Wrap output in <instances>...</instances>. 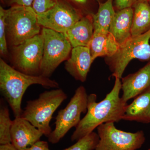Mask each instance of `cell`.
<instances>
[{
  "label": "cell",
  "instance_id": "24",
  "mask_svg": "<svg viewBox=\"0 0 150 150\" xmlns=\"http://www.w3.org/2000/svg\"><path fill=\"white\" fill-rule=\"evenodd\" d=\"M140 0H115V6L118 11L129 8H133Z\"/></svg>",
  "mask_w": 150,
  "mask_h": 150
},
{
  "label": "cell",
  "instance_id": "10",
  "mask_svg": "<svg viewBox=\"0 0 150 150\" xmlns=\"http://www.w3.org/2000/svg\"><path fill=\"white\" fill-rule=\"evenodd\" d=\"M37 16L41 26L63 33L84 16L82 11L65 0H58L53 8Z\"/></svg>",
  "mask_w": 150,
  "mask_h": 150
},
{
  "label": "cell",
  "instance_id": "4",
  "mask_svg": "<svg viewBox=\"0 0 150 150\" xmlns=\"http://www.w3.org/2000/svg\"><path fill=\"white\" fill-rule=\"evenodd\" d=\"M5 23L7 40L13 47L40 33L41 25L31 7H11L7 9Z\"/></svg>",
  "mask_w": 150,
  "mask_h": 150
},
{
  "label": "cell",
  "instance_id": "27",
  "mask_svg": "<svg viewBox=\"0 0 150 150\" xmlns=\"http://www.w3.org/2000/svg\"><path fill=\"white\" fill-rule=\"evenodd\" d=\"M25 150H50L48 142L39 141Z\"/></svg>",
  "mask_w": 150,
  "mask_h": 150
},
{
  "label": "cell",
  "instance_id": "12",
  "mask_svg": "<svg viewBox=\"0 0 150 150\" xmlns=\"http://www.w3.org/2000/svg\"><path fill=\"white\" fill-rule=\"evenodd\" d=\"M93 61L88 47L73 48L71 56L65 64V68L78 81H85Z\"/></svg>",
  "mask_w": 150,
  "mask_h": 150
},
{
  "label": "cell",
  "instance_id": "16",
  "mask_svg": "<svg viewBox=\"0 0 150 150\" xmlns=\"http://www.w3.org/2000/svg\"><path fill=\"white\" fill-rule=\"evenodd\" d=\"M134 12L133 8H129L115 13L109 32L120 46L132 37L131 28Z\"/></svg>",
  "mask_w": 150,
  "mask_h": 150
},
{
  "label": "cell",
  "instance_id": "11",
  "mask_svg": "<svg viewBox=\"0 0 150 150\" xmlns=\"http://www.w3.org/2000/svg\"><path fill=\"white\" fill-rule=\"evenodd\" d=\"M43 133L22 116L13 121L11 143L18 150H25L38 141Z\"/></svg>",
  "mask_w": 150,
  "mask_h": 150
},
{
  "label": "cell",
  "instance_id": "17",
  "mask_svg": "<svg viewBox=\"0 0 150 150\" xmlns=\"http://www.w3.org/2000/svg\"><path fill=\"white\" fill-rule=\"evenodd\" d=\"M93 62L97 58H110L118 51L120 45L110 33H94L88 46Z\"/></svg>",
  "mask_w": 150,
  "mask_h": 150
},
{
  "label": "cell",
  "instance_id": "2",
  "mask_svg": "<svg viewBox=\"0 0 150 150\" xmlns=\"http://www.w3.org/2000/svg\"><path fill=\"white\" fill-rule=\"evenodd\" d=\"M33 84L40 85L47 88L59 87L56 81L41 75L33 76L21 72L1 59L0 90L15 118L21 116L23 97L27 89Z\"/></svg>",
  "mask_w": 150,
  "mask_h": 150
},
{
  "label": "cell",
  "instance_id": "3",
  "mask_svg": "<svg viewBox=\"0 0 150 150\" xmlns=\"http://www.w3.org/2000/svg\"><path fill=\"white\" fill-rule=\"evenodd\" d=\"M67 98L61 89L44 91L37 99L28 101L21 116L48 137L52 131L50 122L53 114Z\"/></svg>",
  "mask_w": 150,
  "mask_h": 150
},
{
  "label": "cell",
  "instance_id": "28",
  "mask_svg": "<svg viewBox=\"0 0 150 150\" xmlns=\"http://www.w3.org/2000/svg\"><path fill=\"white\" fill-rule=\"evenodd\" d=\"M0 150H18L11 143L1 144L0 146Z\"/></svg>",
  "mask_w": 150,
  "mask_h": 150
},
{
  "label": "cell",
  "instance_id": "13",
  "mask_svg": "<svg viewBox=\"0 0 150 150\" xmlns=\"http://www.w3.org/2000/svg\"><path fill=\"white\" fill-rule=\"evenodd\" d=\"M121 98L127 102L150 86V61L137 72L121 78Z\"/></svg>",
  "mask_w": 150,
  "mask_h": 150
},
{
  "label": "cell",
  "instance_id": "26",
  "mask_svg": "<svg viewBox=\"0 0 150 150\" xmlns=\"http://www.w3.org/2000/svg\"><path fill=\"white\" fill-rule=\"evenodd\" d=\"M73 6L83 12L86 9L89 4L90 0H65Z\"/></svg>",
  "mask_w": 150,
  "mask_h": 150
},
{
  "label": "cell",
  "instance_id": "20",
  "mask_svg": "<svg viewBox=\"0 0 150 150\" xmlns=\"http://www.w3.org/2000/svg\"><path fill=\"white\" fill-rule=\"evenodd\" d=\"M13 121L6 105L1 104L0 108V144L11 143V130Z\"/></svg>",
  "mask_w": 150,
  "mask_h": 150
},
{
  "label": "cell",
  "instance_id": "7",
  "mask_svg": "<svg viewBox=\"0 0 150 150\" xmlns=\"http://www.w3.org/2000/svg\"><path fill=\"white\" fill-rule=\"evenodd\" d=\"M43 53L40 75L49 78L59 65L68 59L73 47L64 33L43 28Z\"/></svg>",
  "mask_w": 150,
  "mask_h": 150
},
{
  "label": "cell",
  "instance_id": "6",
  "mask_svg": "<svg viewBox=\"0 0 150 150\" xmlns=\"http://www.w3.org/2000/svg\"><path fill=\"white\" fill-rule=\"evenodd\" d=\"M88 97L83 86L78 88L67 106L58 112L55 128L48 137V142L57 144L70 129L78 126L81 120V114L87 111Z\"/></svg>",
  "mask_w": 150,
  "mask_h": 150
},
{
  "label": "cell",
  "instance_id": "9",
  "mask_svg": "<svg viewBox=\"0 0 150 150\" xmlns=\"http://www.w3.org/2000/svg\"><path fill=\"white\" fill-rule=\"evenodd\" d=\"M43 43V36L40 33L13 46V67L27 74L41 75Z\"/></svg>",
  "mask_w": 150,
  "mask_h": 150
},
{
  "label": "cell",
  "instance_id": "15",
  "mask_svg": "<svg viewBox=\"0 0 150 150\" xmlns=\"http://www.w3.org/2000/svg\"><path fill=\"white\" fill-rule=\"evenodd\" d=\"M92 14L87 15L64 33L73 48L86 46L89 44L93 35Z\"/></svg>",
  "mask_w": 150,
  "mask_h": 150
},
{
  "label": "cell",
  "instance_id": "18",
  "mask_svg": "<svg viewBox=\"0 0 150 150\" xmlns=\"http://www.w3.org/2000/svg\"><path fill=\"white\" fill-rule=\"evenodd\" d=\"M131 28L133 37L142 35L150 30V5L148 0H140L133 7Z\"/></svg>",
  "mask_w": 150,
  "mask_h": 150
},
{
  "label": "cell",
  "instance_id": "25",
  "mask_svg": "<svg viewBox=\"0 0 150 150\" xmlns=\"http://www.w3.org/2000/svg\"><path fill=\"white\" fill-rule=\"evenodd\" d=\"M5 4L11 7L14 6L31 7L33 0H1Z\"/></svg>",
  "mask_w": 150,
  "mask_h": 150
},
{
  "label": "cell",
  "instance_id": "22",
  "mask_svg": "<svg viewBox=\"0 0 150 150\" xmlns=\"http://www.w3.org/2000/svg\"><path fill=\"white\" fill-rule=\"evenodd\" d=\"M7 9L0 6V51L3 56H6L8 53L7 40L6 32L5 19Z\"/></svg>",
  "mask_w": 150,
  "mask_h": 150
},
{
  "label": "cell",
  "instance_id": "14",
  "mask_svg": "<svg viewBox=\"0 0 150 150\" xmlns=\"http://www.w3.org/2000/svg\"><path fill=\"white\" fill-rule=\"evenodd\" d=\"M122 120L150 123V86L128 105Z\"/></svg>",
  "mask_w": 150,
  "mask_h": 150
},
{
  "label": "cell",
  "instance_id": "21",
  "mask_svg": "<svg viewBox=\"0 0 150 150\" xmlns=\"http://www.w3.org/2000/svg\"><path fill=\"white\" fill-rule=\"evenodd\" d=\"M99 141L98 134L93 132L79 140L76 143L63 150H93L95 149Z\"/></svg>",
  "mask_w": 150,
  "mask_h": 150
},
{
  "label": "cell",
  "instance_id": "8",
  "mask_svg": "<svg viewBox=\"0 0 150 150\" xmlns=\"http://www.w3.org/2000/svg\"><path fill=\"white\" fill-rule=\"evenodd\" d=\"M99 141L95 150H136L144 143L143 131L131 133L117 129L114 122L101 124L97 127Z\"/></svg>",
  "mask_w": 150,
  "mask_h": 150
},
{
  "label": "cell",
  "instance_id": "19",
  "mask_svg": "<svg viewBox=\"0 0 150 150\" xmlns=\"http://www.w3.org/2000/svg\"><path fill=\"white\" fill-rule=\"evenodd\" d=\"M115 13L112 5V0H107L104 3H100L96 13L92 14L94 33L109 32Z\"/></svg>",
  "mask_w": 150,
  "mask_h": 150
},
{
  "label": "cell",
  "instance_id": "23",
  "mask_svg": "<svg viewBox=\"0 0 150 150\" xmlns=\"http://www.w3.org/2000/svg\"><path fill=\"white\" fill-rule=\"evenodd\" d=\"M58 0H33L31 7L37 14L44 13L56 5Z\"/></svg>",
  "mask_w": 150,
  "mask_h": 150
},
{
  "label": "cell",
  "instance_id": "29",
  "mask_svg": "<svg viewBox=\"0 0 150 150\" xmlns=\"http://www.w3.org/2000/svg\"><path fill=\"white\" fill-rule=\"evenodd\" d=\"M148 2H149V4H150V0H148Z\"/></svg>",
  "mask_w": 150,
  "mask_h": 150
},
{
  "label": "cell",
  "instance_id": "1",
  "mask_svg": "<svg viewBox=\"0 0 150 150\" xmlns=\"http://www.w3.org/2000/svg\"><path fill=\"white\" fill-rule=\"evenodd\" d=\"M115 79L113 88L100 102H96L95 94L88 96L86 114L76 127L71 137L72 142H77L83 139L101 124L108 122L115 123L122 120L128 104L120 97L121 79Z\"/></svg>",
  "mask_w": 150,
  "mask_h": 150
},
{
  "label": "cell",
  "instance_id": "5",
  "mask_svg": "<svg viewBox=\"0 0 150 150\" xmlns=\"http://www.w3.org/2000/svg\"><path fill=\"white\" fill-rule=\"evenodd\" d=\"M150 30L142 35L132 36L120 46L118 52L106 58V63L115 78L121 79L131 60L138 59L150 61Z\"/></svg>",
  "mask_w": 150,
  "mask_h": 150
}]
</instances>
